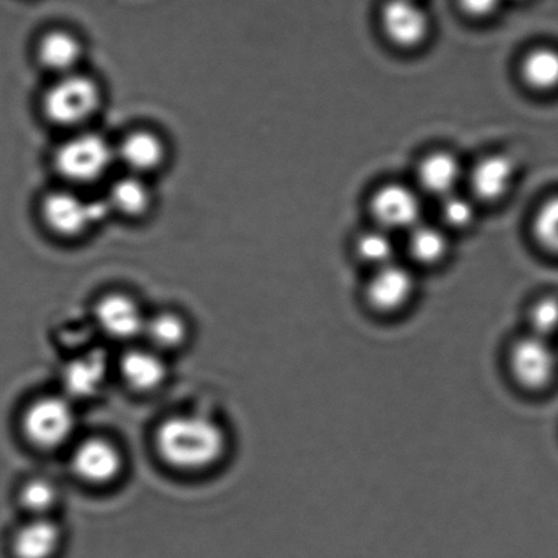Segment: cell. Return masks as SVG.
Wrapping results in <instances>:
<instances>
[{
	"label": "cell",
	"instance_id": "1",
	"mask_svg": "<svg viewBox=\"0 0 558 558\" xmlns=\"http://www.w3.org/2000/svg\"><path fill=\"white\" fill-rule=\"evenodd\" d=\"M154 442L162 462L184 473L214 468L229 446L225 427L203 414L168 416L157 425Z\"/></svg>",
	"mask_w": 558,
	"mask_h": 558
},
{
	"label": "cell",
	"instance_id": "2",
	"mask_svg": "<svg viewBox=\"0 0 558 558\" xmlns=\"http://www.w3.org/2000/svg\"><path fill=\"white\" fill-rule=\"evenodd\" d=\"M101 89L83 73L57 77L43 96L41 108L47 121L64 129H80L96 116L101 106Z\"/></svg>",
	"mask_w": 558,
	"mask_h": 558
},
{
	"label": "cell",
	"instance_id": "3",
	"mask_svg": "<svg viewBox=\"0 0 558 558\" xmlns=\"http://www.w3.org/2000/svg\"><path fill=\"white\" fill-rule=\"evenodd\" d=\"M116 161V146L92 132L72 135L59 146L53 157L59 177L75 186L99 182Z\"/></svg>",
	"mask_w": 558,
	"mask_h": 558
},
{
	"label": "cell",
	"instance_id": "4",
	"mask_svg": "<svg viewBox=\"0 0 558 558\" xmlns=\"http://www.w3.org/2000/svg\"><path fill=\"white\" fill-rule=\"evenodd\" d=\"M77 427V415L68 397H43L25 409L21 429L25 440L43 451L66 446Z\"/></svg>",
	"mask_w": 558,
	"mask_h": 558
},
{
	"label": "cell",
	"instance_id": "5",
	"mask_svg": "<svg viewBox=\"0 0 558 558\" xmlns=\"http://www.w3.org/2000/svg\"><path fill=\"white\" fill-rule=\"evenodd\" d=\"M111 213L106 199L84 198L73 191L48 193L40 214L48 230L62 238H78Z\"/></svg>",
	"mask_w": 558,
	"mask_h": 558
},
{
	"label": "cell",
	"instance_id": "6",
	"mask_svg": "<svg viewBox=\"0 0 558 558\" xmlns=\"http://www.w3.org/2000/svg\"><path fill=\"white\" fill-rule=\"evenodd\" d=\"M557 354L550 340L533 333H525L509 347L507 367L518 387L536 392L555 380Z\"/></svg>",
	"mask_w": 558,
	"mask_h": 558
},
{
	"label": "cell",
	"instance_id": "7",
	"mask_svg": "<svg viewBox=\"0 0 558 558\" xmlns=\"http://www.w3.org/2000/svg\"><path fill=\"white\" fill-rule=\"evenodd\" d=\"M123 454L116 442L106 437L86 438L74 448L72 465L75 475L89 485H108L123 470Z\"/></svg>",
	"mask_w": 558,
	"mask_h": 558
},
{
	"label": "cell",
	"instance_id": "8",
	"mask_svg": "<svg viewBox=\"0 0 558 558\" xmlns=\"http://www.w3.org/2000/svg\"><path fill=\"white\" fill-rule=\"evenodd\" d=\"M415 280L408 268L388 264L377 268L366 286L367 305L383 316H395L403 312L413 301Z\"/></svg>",
	"mask_w": 558,
	"mask_h": 558
},
{
	"label": "cell",
	"instance_id": "9",
	"mask_svg": "<svg viewBox=\"0 0 558 558\" xmlns=\"http://www.w3.org/2000/svg\"><path fill=\"white\" fill-rule=\"evenodd\" d=\"M97 327L108 338L133 340L143 336L146 316L134 298L123 292H111L96 303Z\"/></svg>",
	"mask_w": 558,
	"mask_h": 558
},
{
	"label": "cell",
	"instance_id": "10",
	"mask_svg": "<svg viewBox=\"0 0 558 558\" xmlns=\"http://www.w3.org/2000/svg\"><path fill=\"white\" fill-rule=\"evenodd\" d=\"M373 215L384 229L413 230L421 223L420 197L402 184H388L373 196Z\"/></svg>",
	"mask_w": 558,
	"mask_h": 558
},
{
	"label": "cell",
	"instance_id": "11",
	"mask_svg": "<svg viewBox=\"0 0 558 558\" xmlns=\"http://www.w3.org/2000/svg\"><path fill=\"white\" fill-rule=\"evenodd\" d=\"M165 141L151 130L138 129L128 133L116 146V157L133 175L145 177L159 170L166 161Z\"/></svg>",
	"mask_w": 558,
	"mask_h": 558
},
{
	"label": "cell",
	"instance_id": "12",
	"mask_svg": "<svg viewBox=\"0 0 558 558\" xmlns=\"http://www.w3.org/2000/svg\"><path fill=\"white\" fill-rule=\"evenodd\" d=\"M383 26L395 45L418 46L429 31V20L414 0H389L383 10Z\"/></svg>",
	"mask_w": 558,
	"mask_h": 558
},
{
	"label": "cell",
	"instance_id": "13",
	"mask_svg": "<svg viewBox=\"0 0 558 558\" xmlns=\"http://www.w3.org/2000/svg\"><path fill=\"white\" fill-rule=\"evenodd\" d=\"M119 373L132 391L150 393L166 383L168 368L160 352L154 349H133L119 362Z\"/></svg>",
	"mask_w": 558,
	"mask_h": 558
},
{
	"label": "cell",
	"instance_id": "14",
	"mask_svg": "<svg viewBox=\"0 0 558 558\" xmlns=\"http://www.w3.org/2000/svg\"><path fill=\"white\" fill-rule=\"evenodd\" d=\"M62 529L50 517L31 518L20 525L12 539L15 558H53L61 549Z\"/></svg>",
	"mask_w": 558,
	"mask_h": 558
},
{
	"label": "cell",
	"instance_id": "15",
	"mask_svg": "<svg viewBox=\"0 0 558 558\" xmlns=\"http://www.w3.org/2000/svg\"><path fill=\"white\" fill-rule=\"evenodd\" d=\"M108 363L100 351L86 352L69 361L62 372L64 397L85 399L95 397L105 386Z\"/></svg>",
	"mask_w": 558,
	"mask_h": 558
},
{
	"label": "cell",
	"instance_id": "16",
	"mask_svg": "<svg viewBox=\"0 0 558 558\" xmlns=\"http://www.w3.org/2000/svg\"><path fill=\"white\" fill-rule=\"evenodd\" d=\"M37 61L56 77L78 72L84 57V47L72 32L57 29L47 32L36 47Z\"/></svg>",
	"mask_w": 558,
	"mask_h": 558
},
{
	"label": "cell",
	"instance_id": "17",
	"mask_svg": "<svg viewBox=\"0 0 558 558\" xmlns=\"http://www.w3.org/2000/svg\"><path fill=\"white\" fill-rule=\"evenodd\" d=\"M513 177L514 166L509 157L489 156L481 160L471 173V189L482 202H496L511 187Z\"/></svg>",
	"mask_w": 558,
	"mask_h": 558
},
{
	"label": "cell",
	"instance_id": "18",
	"mask_svg": "<svg viewBox=\"0 0 558 558\" xmlns=\"http://www.w3.org/2000/svg\"><path fill=\"white\" fill-rule=\"evenodd\" d=\"M106 202L113 213L141 218L150 208L151 193L143 177L128 172L112 182Z\"/></svg>",
	"mask_w": 558,
	"mask_h": 558
},
{
	"label": "cell",
	"instance_id": "19",
	"mask_svg": "<svg viewBox=\"0 0 558 558\" xmlns=\"http://www.w3.org/2000/svg\"><path fill=\"white\" fill-rule=\"evenodd\" d=\"M462 168L460 162L447 151H436L426 156L418 168V178L422 187L435 196L447 197L454 193Z\"/></svg>",
	"mask_w": 558,
	"mask_h": 558
},
{
	"label": "cell",
	"instance_id": "20",
	"mask_svg": "<svg viewBox=\"0 0 558 558\" xmlns=\"http://www.w3.org/2000/svg\"><path fill=\"white\" fill-rule=\"evenodd\" d=\"M150 349L157 352L179 350L186 343L189 327L186 319L173 312H160L146 317L144 333Z\"/></svg>",
	"mask_w": 558,
	"mask_h": 558
},
{
	"label": "cell",
	"instance_id": "21",
	"mask_svg": "<svg viewBox=\"0 0 558 558\" xmlns=\"http://www.w3.org/2000/svg\"><path fill=\"white\" fill-rule=\"evenodd\" d=\"M522 74L531 88L551 90L558 86V52L550 48H538L525 57Z\"/></svg>",
	"mask_w": 558,
	"mask_h": 558
},
{
	"label": "cell",
	"instance_id": "22",
	"mask_svg": "<svg viewBox=\"0 0 558 558\" xmlns=\"http://www.w3.org/2000/svg\"><path fill=\"white\" fill-rule=\"evenodd\" d=\"M19 500L32 518H47L59 502V489L46 476H34L21 486Z\"/></svg>",
	"mask_w": 558,
	"mask_h": 558
},
{
	"label": "cell",
	"instance_id": "23",
	"mask_svg": "<svg viewBox=\"0 0 558 558\" xmlns=\"http://www.w3.org/2000/svg\"><path fill=\"white\" fill-rule=\"evenodd\" d=\"M410 235V253L421 264H436L446 256L448 241L437 227L418 225Z\"/></svg>",
	"mask_w": 558,
	"mask_h": 558
},
{
	"label": "cell",
	"instance_id": "24",
	"mask_svg": "<svg viewBox=\"0 0 558 558\" xmlns=\"http://www.w3.org/2000/svg\"><path fill=\"white\" fill-rule=\"evenodd\" d=\"M356 251L363 262L376 265L377 268L392 264L397 253L391 236L380 230L368 231L361 235L356 242Z\"/></svg>",
	"mask_w": 558,
	"mask_h": 558
},
{
	"label": "cell",
	"instance_id": "25",
	"mask_svg": "<svg viewBox=\"0 0 558 558\" xmlns=\"http://www.w3.org/2000/svg\"><path fill=\"white\" fill-rule=\"evenodd\" d=\"M529 328V333L547 340L558 332V298L545 296L531 306Z\"/></svg>",
	"mask_w": 558,
	"mask_h": 558
},
{
	"label": "cell",
	"instance_id": "26",
	"mask_svg": "<svg viewBox=\"0 0 558 558\" xmlns=\"http://www.w3.org/2000/svg\"><path fill=\"white\" fill-rule=\"evenodd\" d=\"M534 232L542 246L558 253V198L550 199L539 209Z\"/></svg>",
	"mask_w": 558,
	"mask_h": 558
},
{
	"label": "cell",
	"instance_id": "27",
	"mask_svg": "<svg viewBox=\"0 0 558 558\" xmlns=\"http://www.w3.org/2000/svg\"><path fill=\"white\" fill-rule=\"evenodd\" d=\"M441 214L452 229H468L475 219V207L469 198L452 193L444 197Z\"/></svg>",
	"mask_w": 558,
	"mask_h": 558
},
{
	"label": "cell",
	"instance_id": "28",
	"mask_svg": "<svg viewBox=\"0 0 558 558\" xmlns=\"http://www.w3.org/2000/svg\"><path fill=\"white\" fill-rule=\"evenodd\" d=\"M501 0H460L465 13L473 17H487L496 12Z\"/></svg>",
	"mask_w": 558,
	"mask_h": 558
}]
</instances>
